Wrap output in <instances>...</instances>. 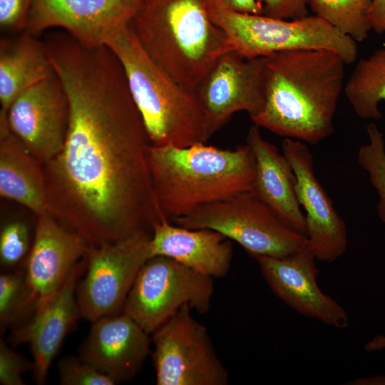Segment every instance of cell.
Here are the masks:
<instances>
[{
  "mask_svg": "<svg viewBox=\"0 0 385 385\" xmlns=\"http://www.w3.org/2000/svg\"><path fill=\"white\" fill-rule=\"evenodd\" d=\"M52 63L69 116L61 150L43 165L48 212L92 245L152 232L165 218L147 163L150 143L120 61L108 47L73 45Z\"/></svg>",
  "mask_w": 385,
  "mask_h": 385,
  "instance_id": "obj_1",
  "label": "cell"
},
{
  "mask_svg": "<svg viewBox=\"0 0 385 385\" xmlns=\"http://www.w3.org/2000/svg\"><path fill=\"white\" fill-rule=\"evenodd\" d=\"M345 64L327 50L287 51L266 57L265 106L251 120L284 138L312 145L324 140L334 132Z\"/></svg>",
  "mask_w": 385,
  "mask_h": 385,
  "instance_id": "obj_2",
  "label": "cell"
},
{
  "mask_svg": "<svg viewBox=\"0 0 385 385\" xmlns=\"http://www.w3.org/2000/svg\"><path fill=\"white\" fill-rule=\"evenodd\" d=\"M146 157L155 202L170 222L200 205L253 190L255 160L247 143L232 150L205 143L150 144Z\"/></svg>",
  "mask_w": 385,
  "mask_h": 385,
  "instance_id": "obj_3",
  "label": "cell"
},
{
  "mask_svg": "<svg viewBox=\"0 0 385 385\" xmlns=\"http://www.w3.org/2000/svg\"><path fill=\"white\" fill-rule=\"evenodd\" d=\"M130 24L151 58L190 92L230 51L207 0H140Z\"/></svg>",
  "mask_w": 385,
  "mask_h": 385,
  "instance_id": "obj_4",
  "label": "cell"
},
{
  "mask_svg": "<svg viewBox=\"0 0 385 385\" xmlns=\"http://www.w3.org/2000/svg\"><path fill=\"white\" fill-rule=\"evenodd\" d=\"M120 61L150 143L188 147L210 138L195 93L181 87L148 54L130 23L107 43Z\"/></svg>",
  "mask_w": 385,
  "mask_h": 385,
  "instance_id": "obj_5",
  "label": "cell"
},
{
  "mask_svg": "<svg viewBox=\"0 0 385 385\" xmlns=\"http://www.w3.org/2000/svg\"><path fill=\"white\" fill-rule=\"evenodd\" d=\"M208 9L212 21L225 32L230 51L247 58L304 49L334 51L346 63H352L357 58L356 42L315 15L284 20L222 9Z\"/></svg>",
  "mask_w": 385,
  "mask_h": 385,
  "instance_id": "obj_6",
  "label": "cell"
},
{
  "mask_svg": "<svg viewBox=\"0 0 385 385\" xmlns=\"http://www.w3.org/2000/svg\"><path fill=\"white\" fill-rule=\"evenodd\" d=\"M171 222L188 229L217 231L252 257H284L306 246V235L290 226L252 190L200 205Z\"/></svg>",
  "mask_w": 385,
  "mask_h": 385,
  "instance_id": "obj_7",
  "label": "cell"
},
{
  "mask_svg": "<svg viewBox=\"0 0 385 385\" xmlns=\"http://www.w3.org/2000/svg\"><path fill=\"white\" fill-rule=\"evenodd\" d=\"M214 279L162 255L150 257L139 270L122 312L152 334L184 307L207 312Z\"/></svg>",
  "mask_w": 385,
  "mask_h": 385,
  "instance_id": "obj_8",
  "label": "cell"
},
{
  "mask_svg": "<svg viewBox=\"0 0 385 385\" xmlns=\"http://www.w3.org/2000/svg\"><path fill=\"white\" fill-rule=\"evenodd\" d=\"M184 307L153 334L152 357L158 385H226L227 369L206 327Z\"/></svg>",
  "mask_w": 385,
  "mask_h": 385,
  "instance_id": "obj_9",
  "label": "cell"
},
{
  "mask_svg": "<svg viewBox=\"0 0 385 385\" xmlns=\"http://www.w3.org/2000/svg\"><path fill=\"white\" fill-rule=\"evenodd\" d=\"M152 232H140L120 241L90 245L76 299L81 317L93 322L122 312L137 274L150 257Z\"/></svg>",
  "mask_w": 385,
  "mask_h": 385,
  "instance_id": "obj_10",
  "label": "cell"
},
{
  "mask_svg": "<svg viewBox=\"0 0 385 385\" xmlns=\"http://www.w3.org/2000/svg\"><path fill=\"white\" fill-rule=\"evenodd\" d=\"M266 57L247 58L234 51L221 55L195 93L204 112L210 137L240 111L250 118L265 106Z\"/></svg>",
  "mask_w": 385,
  "mask_h": 385,
  "instance_id": "obj_11",
  "label": "cell"
},
{
  "mask_svg": "<svg viewBox=\"0 0 385 385\" xmlns=\"http://www.w3.org/2000/svg\"><path fill=\"white\" fill-rule=\"evenodd\" d=\"M140 0H34L24 31L58 28L88 47L106 46L129 24Z\"/></svg>",
  "mask_w": 385,
  "mask_h": 385,
  "instance_id": "obj_12",
  "label": "cell"
},
{
  "mask_svg": "<svg viewBox=\"0 0 385 385\" xmlns=\"http://www.w3.org/2000/svg\"><path fill=\"white\" fill-rule=\"evenodd\" d=\"M5 111L11 132L41 163L44 165L61 150L69 107L56 72L21 93Z\"/></svg>",
  "mask_w": 385,
  "mask_h": 385,
  "instance_id": "obj_13",
  "label": "cell"
},
{
  "mask_svg": "<svg viewBox=\"0 0 385 385\" xmlns=\"http://www.w3.org/2000/svg\"><path fill=\"white\" fill-rule=\"evenodd\" d=\"M282 150L294 172L297 199L305 212L306 246L317 260L333 262L347 248L346 223L317 180L313 156L306 143L284 138Z\"/></svg>",
  "mask_w": 385,
  "mask_h": 385,
  "instance_id": "obj_14",
  "label": "cell"
},
{
  "mask_svg": "<svg viewBox=\"0 0 385 385\" xmlns=\"http://www.w3.org/2000/svg\"><path fill=\"white\" fill-rule=\"evenodd\" d=\"M253 257L272 292L294 311L335 328L348 327L345 309L318 285L317 259L307 246L284 257Z\"/></svg>",
  "mask_w": 385,
  "mask_h": 385,
  "instance_id": "obj_15",
  "label": "cell"
},
{
  "mask_svg": "<svg viewBox=\"0 0 385 385\" xmlns=\"http://www.w3.org/2000/svg\"><path fill=\"white\" fill-rule=\"evenodd\" d=\"M34 230L25 270L38 298L37 311L53 299L86 257L90 244L48 211L36 216Z\"/></svg>",
  "mask_w": 385,
  "mask_h": 385,
  "instance_id": "obj_16",
  "label": "cell"
},
{
  "mask_svg": "<svg viewBox=\"0 0 385 385\" xmlns=\"http://www.w3.org/2000/svg\"><path fill=\"white\" fill-rule=\"evenodd\" d=\"M86 265L85 257L48 304L37 310L24 324L13 329L11 341L14 344L30 345L34 359L32 371L37 384L45 383L52 361L81 317L76 287Z\"/></svg>",
  "mask_w": 385,
  "mask_h": 385,
  "instance_id": "obj_17",
  "label": "cell"
},
{
  "mask_svg": "<svg viewBox=\"0 0 385 385\" xmlns=\"http://www.w3.org/2000/svg\"><path fill=\"white\" fill-rule=\"evenodd\" d=\"M132 318L121 312L92 322L80 357L115 384L133 379L149 352L151 339Z\"/></svg>",
  "mask_w": 385,
  "mask_h": 385,
  "instance_id": "obj_18",
  "label": "cell"
},
{
  "mask_svg": "<svg viewBox=\"0 0 385 385\" xmlns=\"http://www.w3.org/2000/svg\"><path fill=\"white\" fill-rule=\"evenodd\" d=\"M149 250L150 257H170L213 279L228 273L233 254L230 240L222 233L183 227L166 219L154 225Z\"/></svg>",
  "mask_w": 385,
  "mask_h": 385,
  "instance_id": "obj_19",
  "label": "cell"
},
{
  "mask_svg": "<svg viewBox=\"0 0 385 385\" xmlns=\"http://www.w3.org/2000/svg\"><path fill=\"white\" fill-rule=\"evenodd\" d=\"M246 143L255 160L252 191L290 226L306 235V219L297 199L296 176L289 160L262 136L260 127L255 124L248 130Z\"/></svg>",
  "mask_w": 385,
  "mask_h": 385,
  "instance_id": "obj_20",
  "label": "cell"
},
{
  "mask_svg": "<svg viewBox=\"0 0 385 385\" xmlns=\"http://www.w3.org/2000/svg\"><path fill=\"white\" fill-rule=\"evenodd\" d=\"M0 195L18 202L36 216L48 211L43 165L10 130L0 110Z\"/></svg>",
  "mask_w": 385,
  "mask_h": 385,
  "instance_id": "obj_21",
  "label": "cell"
},
{
  "mask_svg": "<svg viewBox=\"0 0 385 385\" xmlns=\"http://www.w3.org/2000/svg\"><path fill=\"white\" fill-rule=\"evenodd\" d=\"M55 72L45 43L25 31L0 38V103L7 111L24 91Z\"/></svg>",
  "mask_w": 385,
  "mask_h": 385,
  "instance_id": "obj_22",
  "label": "cell"
},
{
  "mask_svg": "<svg viewBox=\"0 0 385 385\" xmlns=\"http://www.w3.org/2000/svg\"><path fill=\"white\" fill-rule=\"evenodd\" d=\"M344 94L362 119L379 120V103L385 101V48L361 59L344 84Z\"/></svg>",
  "mask_w": 385,
  "mask_h": 385,
  "instance_id": "obj_23",
  "label": "cell"
},
{
  "mask_svg": "<svg viewBox=\"0 0 385 385\" xmlns=\"http://www.w3.org/2000/svg\"><path fill=\"white\" fill-rule=\"evenodd\" d=\"M38 298L30 286L25 267L3 272L0 275L1 332L15 329L36 313Z\"/></svg>",
  "mask_w": 385,
  "mask_h": 385,
  "instance_id": "obj_24",
  "label": "cell"
},
{
  "mask_svg": "<svg viewBox=\"0 0 385 385\" xmlns=\"http://www.w3.org/2000/svg\"><path fill=\"white\" fill-rule=\"evenodd\" d=\"M371 0H308V6L320 17L356 42L369 36Z\"/></svg>",
  "mask_w": 385,
  "mask_h": 385,
  "instance_id": "obj_25",
  "label": "cell"
},
{
  "mask_svg": "<svg viewBox=\"0 0 385 385\" xmlns=\"http://www.w3.org/2000/svg\"><path fill=\"white\" fill-rule=\"evenodd\" d=\"M369 143L362 145L357 160L368 173L369 180L379 195L377 212L385 225V143L383 133L371 123L366 126Z\"/></svg>",
  "mask_w": 385,
  "mask_h": 385,
  "instance_id": "obj_26",
  "label": "cell"
},
{
  "mask_svg": "<svg viewBox=\"0 0 385 385\" xmlns=\"http://www.w3.org/2000/svg\"><path fill=\"white\" fill-rule=\"evenodd\" d=\"M34 237L26 222L13 220L5 222L0 232L1 267L8 271L25 267Z\"/></svg>",
  "mask_w": 385,
  "mask_h": 385,
  "instance_id": "obj_27",
  "label": "cell"
},
{
  "mask_svg": "<svg viewBox=\"0 0 385 385\" xmlns=\"http://www.w3.org/2000/svg\"><path fill=\"white\" fill-rule=\"evenodd\" d=\"M60 382L63 385H113L110 378L103 374L80 356H68L58 365Z\"/></svg>",
  "mask_w": 385,
  "mask_h": 385,
  "instance_id": "obj_28",
  "label": "cell"
},
{
  "mask_svg": "<svg viewBox=\"0 0 385 385\" xmlns=\"http://www.w3.org/2000/svg\"><path fill=\"white\" fill-rule=\"evenodd\" d=\"M34 363L11 349L6 342L0 341V384L2 385H24L23 374L33 371Z\"/></svg>",
  "mask_w": 385,
  "mask_h": 385,
  "instance_id": "obj_29",
  "label": "cell"
},
{
  "mask_svg": "<svg viewBox=\"0 0 385 385\" xmlns=\"http://www.w3.org/2000/svg\"><path fill=\"white\" fill-rule=\"evenodd\" d=\"M34 0H0V28L8 34L24 31Z\"/></svg>",
  "mask_w": 385,
  "mask_h": 385,
  "instance_id": "obj_30",
  "label": "cell"
},
{
  "mask_svg": "<svg viewBox=\"0 0 385 385\" xmlns=\"http://www.w3.org/2000/svg\"><path fill=\"white\" fill-rule=\"evenodd\" d=\"M264 16L291 20L307 16L308 0H256Z\"/></svg>",
  "mask_w": 385,
  "mask_h": 385,
  "instance_id": "obj_31",
  "label": "cell"
},
{
  "mask_svg": "<svg viewBox=\"0 0 385 385\" xmlns=\"http://www.w3.org/2000/svg\"><path fill=\"white\" fill-rule=\"evenodd\" d=\"M208 8L222 9L252 14H262L256 0H207Z\"/></svg>",
  "mask_w": 385,
  "mask_h": 385,
  "instance_id": "obj_32",
  "label": "cell"
},
{
  "mask_svg": "<svg viewBox=\"0 0 385 385\" xmlns=\"http://www.w3.org/2000/svg\"><path fill=\"white\" fill-rule=\"evenodd\" d=\"M369 21L376 34L385 33V0H371Z\"/></svg>",
  "mask_w": 385,
  "mask_h": 385,
  "instance_id": "obj_33",
  "label": "cell"
},
{
  "mask_svg": "<svg viewBox=\"0 0 385 385\" xmlns=\"http://www.w3.org/2000/svg\"><path fill=\"white\" fill-rule=\"evenodd\" d=\"M364 349L369 352L379 351L385 349V336L377 335L373 337L364 345Z\"/></svg>",
  "mask_w": 385,
  "mask_h": 385,
  "instance_id": "obj_34",
  "label": "cell"
},
{
  "mask_svg": "<svg viewBox=\"0 0 385 385\" xmlns=\"http://www.w3.org/2000/svg\"><path fill=\"white\" fill-rule=\"evenodd\" d=\"M351 384H385V375L383 376H376L367 378H360L357 379L351 383Z\"/></svg>",
  "mask_w": 385,
  "mask_h": 385,
  "instance_id": "obj_35",
  "label": "cell"
}]
</instances>
